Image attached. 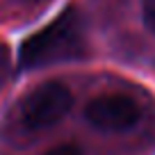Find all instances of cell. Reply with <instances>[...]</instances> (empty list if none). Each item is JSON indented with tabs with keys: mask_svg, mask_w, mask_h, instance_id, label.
<instances>
[{
	"mask_svg": "<svg viewBox=\"0 0 155 155\" xmlns=\"http://www.w3.org/2000/svg\"><path fill=\"white\" fill-rule=\"evenodd\" d=\"M87 53L82 18L78 9L68 7L53 23L30 34L18 48V64L23 68H44L62 62L82 59Z\"/></svg>",
	"mask_w": 155,
	"mask_h": 155,
	"instance_id": "6da1fadb",
	"label": "cell"
},
{
	"mask_svg": "<svg viewBox=\"0 0 155 155\" xmlns=\"http://www.w3.org/2000/svg\"><path fill=\"white\" fill-rule=\"evenodd\" d=\"M7 71H9V48L0 44V80H5Z\"/></svg>",
	"mask_w": 155,
	"mask_h": 155,
	"instance_id": "5b68a950",
	"label": "cell"
},
{
	"mask_svg": "<svg viewBox=\"0 0 155 155\" xmlns=\"http://www.w3.org/2000/svg\"><path fill=\"white\" fill-rule=\"evenodd\" d=\"M141 18L148 32L155 34V0H141Z\"/></svg>",
	"mask_w": 155,
	"mask_h": 155,
	"instance_id": "277c9868",
	"label": "cell"
},
{
	"mask_svg": "<svg viewBox=\"0 0 155 155\" xmlns=\"http://www.w3.org/2000/svg\"><path fill=\"white\" fill-rule=\"evenodd\" d=\"M46 155H82L80 153V148L73 144H62V146H55L53 150H48Z\"/></svg>",
	"mask_w": 155,
	"mask_h": 155,
	"instance_id": "8992f818",
	"label": "cell"
},
{
	"mask_svg": "<svg viewBox=\"0 0 155 155\" xmlns=\"http://www.w3.org/2000/svg\"><path fill=\"white\" fill-rule=\"evenodd\" d=\"M73 107V94L62 82H44L28 91L21 103V121L32 130L62 121Z\"/></svg>",
	"mask_w": 155,
	"mask_h": 155,
	"instance_id": "7a4b0ae2",
	"label": "cell"
},
{
	"mask_svg": "<svg viewBox=\"0 0 155 155\" xmlns=\"http://www.w3.org/2000/svg\"><path fill=\"white\" fill-rule=\"evenodd\" d=\"M87 121L98 130L107 132H123L137 126L141 119V110L130 96L123 94H107V96H98L84 110Z\"/></svg>",
	"mask_w": 155,
	"mask_h": 155,
	"instance_id": "3957f363",
	"label": "cell"
}]
</instances>
